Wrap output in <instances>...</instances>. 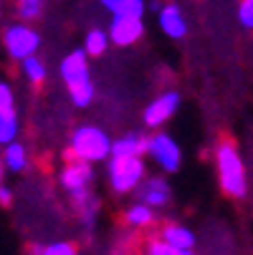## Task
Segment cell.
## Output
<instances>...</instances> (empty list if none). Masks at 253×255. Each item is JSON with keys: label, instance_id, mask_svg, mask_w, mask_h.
Returning a JSON list of instances; mask_svg holds the SVG:
<instances>
[{"label": "cell", "instance_id": "obj_4", "mask_svg": "<svg viewBox=\"0 0 253 255\" xmlns=\"http://www.w3.org/2000/svg\"><path fill=\"white\" fill-rule=\"evenodd\" d=\"M38 43H41L38 33L25 28V25H13L5 33V46H8V51H10L13 58H28V56H33L35 48H38Z\"/></svg>", "mask_w": 253, "mask_h": 255}, {"label": "cell", "instance_id": "obj_16", "mask_svg": "<svg viewBox=\"0 0 253 255\" xmlns=\"http://www.w3.org/2000/svg\"><path fill=\"white\" fill-rule=\"evenodd\" d=\"M23 71H25V76H28L33 84H41V81L46 79V66L35 58V56L23 58Z\"/></svg>", "mask_w": 253, "mask_h": 255}, {"label": "cell", "instance_id": "obj_27", "mask_svg": "<svg viewBox=\"0 0 253 255\" xmlns=\"http://www.w3.org/2000/svg\"><path fill=\"white\" fill-rule=\"evenodd\" d=\"M0 202H3V205H8V202H10V190H8V187L0 190Z\"/></svg>", "mask_w": 253, "mask_h": 255}, {"label": "cell", "instance_id": "obj_6", "mask_svg": "<svg viewBox=\"0 0 253 255\" xmlns=\"http://www.w3.org/2000/svg\"><path fill=\"white\" fill-rule=\"evenodd\" d=\"M61 76L63 81L71 86H79L89 81V63H86V51H74L71 56L63 58L61 63Z\"/></svg>", "mask_w": 253, "mask_h": 255}, {"label": "cell", "instance_id": "obj_13", "mask_svg": "<svg viewBox=\"0 0 253 255\" xmlns=\"http://www.w3.org/2000/svg\"><path fill=\"white\" fill-rule=\"evenodd\" d=\"M162 238H165V243H170L175 248H185V250H190L195 243V235L188 228H180V225H167L162 230Z\"/></svg>", "mask_w": 253, "mask_h": 255}, {"label": "cell", "instance_id": "obj_21", "mask_svg": "<svg viewBox=\"0 0 253 255\" xmlns=\"http://www.w3.org/2000/svg\"><path fill=\"white\" fill-rule=\"evenodd\" d=\"M144 13V3L142 0H124L122 8L114 13V15H132V18H142Z\"/></svg>", "mask_w": 253, "mask_h": 255}, {"label": "cell", "instance_id": "obj_2", "mask_svg": "<svg viewBox=\"0 0 253 255\" xmlns=\"http://www.w3.org/2000/svg\"><path fill=\"white\" fill-rule=\"evenodd\" d=\"M112 152V141L101 129L96 127H81L74 139H71V157L84 159V162H96L104 159Z\"/></svg>", "mask_w": 253, "mask_h": 255}, {"label": "cell", "instance_id": "obj_10", "mask_svg": "<svg viewBox=\"0 0 253 255\" xmlns=\"http://www.w3.org/2000/svg\"><path fill=\"white\" fill-rule=\"evenodd\" d=\"M167 197H170V187L165 185L162 179H150L147 185H142V187H139V200H142L144 205H150V207H160V205H165Z\"/></svg>", "mask_w": 253, "mask_h": 255}, {"label": "cell", "instance_id": "obj_20", "mask_svg": "<svg viewBox=\"0 0 253 255\" xmlns=\"http://www.w3.org/2000/svg\"><path fill=\"white\" fill-rule=\"evenodd\" d=\"M150 255H193L190 250H185V248H175V245H170V243H155L152 248H150Z\"/></svg>", "mask_w": 253, "mask_h": 255}, {"label": "cell", "instance_id": "obj_3", "mask_svg": "<svg viewBox=\"0 0 253 255\" xmlns=\"http://www.w3.org/2000/svg\"><path fill=\"white\" fill-rule=\"evenodd\" d=\"M109 172H112V187H114L117 192H129V190L137 187V182L142 179L144 164H142L139 154L114 157L112 164H109Z\"/></svg>", "mask_w": 253, "mask_h": 255}, {"label": "cell", "instance_id": "obj_1", "mask_svg": "<svg viewBox=\"0 0 253 255\" xmlns=\"http://www.w3.org/2000/svg\"><path fill=\"white\" fill-rule=\"evenodd\" d=\"M218 172H221V185L228 195L233 197H243L246 195V172H243V162L236 152L233 144L223 141L218 147Z\"/></svg>", "mask_w": 253, "mask_h": 255}, {"label": "cell", "instance_id": "obj_8", "mask_svg": "<svg viewBox=\"0 0 253 255\" xmlns=\"http://www.w3.org/2000/svg\"><path fill=\"white\" fill-rule=\"evenodd\" d=\"M112 41L117 46H129L142 35V18H132V15H114L112 23Z\"/></svg>", "mask_w": 253, "mask_h": 255}, {"label": "cell", "instance_id": "obj_7", "mask_svg": "<svg viewBox=\"0 0 253 255\" xmlns=\"http://www.w3.org/2000/svg\"><path fill=\"white\" fill-rule=\"evenodd\" d=\"M61 182H63V187H66L71 195H74V197L84 195L86 187H89V182H91L89 162L76 159V164H68V167L63 169V174H61Z\"/></svg>", "mask_w": 253, "mask_h": 255}, {"label": "cell", "instance_id": "obj_23", "mask_svg": "<svg viewBox=\"0 0 253 255\" xmlns=\"http://www.w3.org/2000/svg\"><path fill=\"white\" fill-rule=\"evenodd\" d=\"M238 18L246 28H253V0H243L238 5Z\"/></svg>", "mask_w": 253, "mask_h": 255}, {"label": "cell", "instance_id": "obj_25", "mask_svg": "<svg viewBox=\"0 0 253 255\" xmlns=\"http://www.w3.org/2000/svg\"><path fill=\"white\" fill-rule=\"evenodd\" d=\"M8 112H13V96L8 84H3L0 86V114H8Z\"/></svg>", "mask_w": 253, "mask_h": 255}, {"label": "cell", "instance_id": "obj_11", "mask_svg": "<svg viewBox=\"0 0 253 255\" xmlns=\"http://www.w3.org/2000/svg\"><path fill=\"white\" fill-rule=\"evenodd\" d=\"M160 25H162V30H165L167 35H172V38H180V35H185V30H188L183 15H180V10H177L175 5L162 8V13H160Z\"/></svg>", "mask_w": 253, "mask_h": 255}, {"label": "cell", "instance_id": "obj_24", "mask_svg": "<svg viewBox=\"0 0 253 255\" xmlns=\"http://www.w3.org/2000/svg\"><path fill=\"white\" fill-rule=\"evenodd\" d=\"M41 255H76V250H74V245H71V243H53Z\"/></svg>", "mask_w": 253, "mask_h": 255}, {"label": "cell", "instance_id": "obj_12", "mask_svg": "<svg viewBox=\"0 0 253 255\" xmlns=\"http://www.w3.org/2000/svg\"><path fill=\"white\" fill-rule=\"evenodd\" d=\"M142 152H150V141L139 139V136H124L117 144H112L114 157H132V154H142Z\"/></svg>", "mask_w": 253, "mask_h": 255}, {"label": "cell", "instance_id": "obj_14", "mask_svg": "<svg viewBox=\"0 0 253 255\" xmlns=\"http://www.w3.org/2000/svg\"><path fill=\"white\" fill-rule=\"evenodd\" d=\"M15 131H18V119H15V112L0 114V141H3V144L15 141Z\"/></svg>", "mask_w": 253, "mask_h": 255}, {"label": "cell", "instance_id": "obj_19", "mask_svg": "<svg viewBox=\"0 0 253 255\" xmlns=\"http://www.w3.org/2000/svg\"><path fill=\"white\" fill-rule=\"evenodd\" d=\"M91 96H94V86H91V81L79 84V86H71V99H74L76 106H89Z\"/></svg>", "mask_w": 253, "mask_h": 255}, {"label": "cell", "instance_id": "obj_5", "mask_svg": "<svg viewBox=\"0 0 253 255\" xmlns=\"http://www.w3.org/2000/svg\"><path fill=\"white\" fill-rule=\"evenodd\" d=\"M150 154L157 159V164H162L167 172H175L180 164V149L177 144L167 136V134H157L155 139H150Z\"/></svg>", "mask_w": 253, "mask_h": 255}, {"label": "cell", "instance_id": "obj_26", "mask_svg": "<svg viewBox=\"0 0 253 255\" xmlns=\"http://www.w3.org/2000/svg\"><path fill=\"white\" fill-rule=\"evenodd\" d=\"M122 3H124V0H101V5H104V8H109L112 13H117V10L122 8Z\"/></svg>", "mask_w": 253, "mask_h": 255}, {"label": "cell", "instance_id": "obj_15", "mask_svg": "<svg viewBox=\"0 0 253 255\" xmlns=\"http://www.w3.org/2000/svg\"><path fill=\"white\" fill-rule=\"evenodd\" d=\"M5 164L13 172H20L25 167V149L20 147L18 141H10L8 144V149H5Z\"/></svg>", "mask_w": 253, "mask_h": 255}, {"label": "cell", "instance_id": "obj_9", "mask_svg": "<svg viewBox=\"0 0 253 255\" xmlns=\"http://www.w3.org/2000/svg\"><path fill=\"white\" fill-rule=\"evenodd\" d=\"M177 104H180V99H177V94H162L157 101H152L150 106H147V112H144V122H147L150 127H160L162 122H167L172 114H175V109H177Z\"/></svg>", "mask_w": 253, "mask_h": 255}, {"label": "cell", "instance_id": "obj_17", "mask_svg": "<svg viewBox=\"0 0 253 255\" xmlns=\"http://www.w3.org/2000/svg\"><path fill=\"white\" fill-rule=\"evenodd\" d=\"M127 220L132 223V225H147V223H152V207L150 205H134L129 212H127Z\"/></svg>", "mask_w": 253, "mask_h": 255}, {"label": "cell", "instance_id": "obj_18", "mask_svg": "<svg viewBox=\"0 0 253 255\" xmlns=\"http://www.w3.org/2000/svg\"><path fill=\"white\" fill-rule=\"evenodd\" d=\"M106 51V33L104 30H91L86 35V53L91 56H99Z\"/></svg>", "mask_w": 253, "mask_h": 255}, {"label": "cell", "instance_id": "obj_22", "mask_svg": "<svg viewBox=\"0 0 253 255\" xmlns=\"http://www.w3.org/2000/svg\"><path fill=\"white\" fill-rule=\"evenodd\" d=\"M41 10V0H20V5H18V13L23 18H35Z\"/></svg>", "mask_w": 253, "mask_h": 255}]
</instances>
